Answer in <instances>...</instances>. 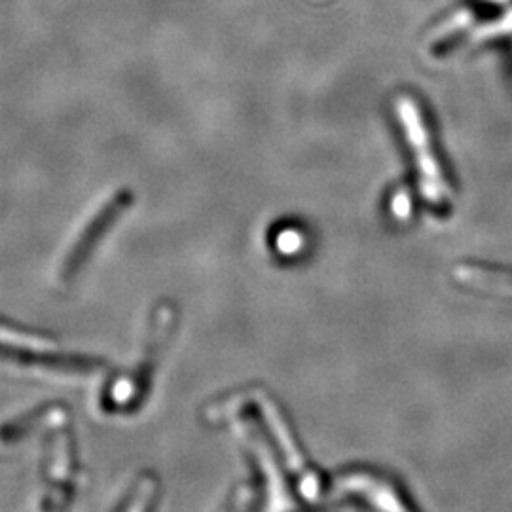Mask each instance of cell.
I'll list each match as a JSON object with an SVG mask.
<instances>
[{"label": "cell", "instance_id": "obj_1", "mask_svg": "<svg viewBox=\"0 0 512 512\" xmlns=\"http://www.w3.org/2000/svg\"><path fill=\"white\" fill-rule=\"evenodd\" d=\"M177 325V311L169 304H162L152 311L148 325L147 340L143 346V357L131 366L126 376L114 380L103 395V408L112 414H128L137 410L150 391L154 370L162 357L169 336Z\"/></svg>", "mask_w": 512, "mask_h": 512}, {"label": "cell", "instance_id": "obj_2", "mask_svg": "<svg viewBox=\"0 0 512 512\" xmlns=\"http://www.w3.org/2000/svg\"><path fill=\"white\" fill-rule=\"evenodd\" d=\"M0 361L21 368L50 370L63 376H93L103 366L101 361L88 355L67 353L52 340L14 329L6 323H0Z\"/></svg>", "mask_w": 512, "mask_h": 512}, {"label": "cell", "instance_id": "obj_3", "mask_svg": "<svg viewBox=\"0 0 512 512\" xmlns=\"http://www.w3.org/2000/svg\"><path fill=\"white\" fill-rule=\"evenodd\" d=\"M50 435L46 442V492L37 512H67L78 488V461L73 431L61 406H52Z\"/></svg>", "mask_w": 512, "mask_h": 512}, {"label": "cell", "instance_id": "obj_4", "mask_svg": "<svg viewBox=\"0 0 512 512\" xmlns=\"http://www.w3.org/2000/svg\"><path fill=\"white\" fill-rule=\"evenodd\" d=\"M131 203H133V194L129 188H120L107 200L99 203V207L74 234V238L67 245L65 253L57 264V279L61 283L73 281L78 272L86 266V262L92 258L93 251L99 247V243L131 207Z\"/></svg>", "mask_w": 512, "mask_h": 512}, {"label": "cell", "instance_id": "obj_5", "mask_svg": "<svg viewBox=\"0 0 512 512\" xmlns=\"http://www.w3.org/2000/svg\"><path fill=\"white\" fill-rule=\"evenodd\" d=\"M397 112L403 122L404 135L408 139V145L412 152L416 154V167L420 173L421 194L427 202L440 203L446 202L448 198V184L442 177L437 156L431 148V139L427 128L423 124L420 109L410 97H401L397 101Z\"/></svg>", "mask_w": 512, "mask_h": 512}, {"label": "cell", "instance_id": "obj_6", "mask_svg": "<svg viewBox=\"0 0 512 512\" xmlns=\"http://www.w3.org/2000/svg\"><path fill=\"white\" fill-rule=\"evenodd\" d=\"M160 495L158 476L141 475L122 497L114 512H154V505Z\"/></svg>", "mask_w": 512, "mask_h": 512}, {"label": "cell", "instance_id": "obj_7", "mask_svg": "<svg viewBox=\"0 0 512 512\" xmlns=\"http://www.w3.org/2000/svg\"><path fill=\"white\" fill-rule=\"evenodd\" d=\"M458 274L465 283H473L476 287L512 293V270L465 266V268H459Z\"/></svg>", "mask_w": 512, "mask_h": 512}, {"label": "cell", "instance_id": "obj_8", "mask_svg": "<svg viewBox=\"0 0 512 512\" xmlns=\"http://www.w3.org/2000/svg\"><path fill=\"white\" fill-rule=\"evenodd\" d=\"M471 21H473V14H471L469 10H459L458 14H454L448 21H444L439 29L431 35L429 44L435 46V44H439V42H446L450 35L461 33Z\"/></svg>", "mask_w": 512, "mask_h": 512}, {"label": "cell", "instance_id": "obj_9", "mask_svg": "<svg viewBox=\"0 0 512 512\" xmlns=\"http://www.w3.org/2000/svg\"><path fill=\"white\" fill-rule=\"evenodd\" d=\"M507 33H512V10H509L505 16L495 19L492 23L478 27V31L473 35V40L475 42L490 40V38L501 37V35H507Z\"/></svg>", "mask_w": 512, "mask_h": 512}, {"label": "cell", "instance_id": "obj_10", "mask_svg": "<svg viewBox=\"0 0 512 512\" xmlns=\"http://www.w3.org/2000/svg\"><path fill=\"white\" fill-rule=\"evenodd\" d=\"M393 213L399 217V219H406L410 215V198L406 192H399L395 198H393Z\"/></svg>", "mask_w": 512, "mask_h": 512}, {"label": "cell", "instance_id": "obj_11", "mask_svg": "<svg viewBox=\"0 0 512 512\" xmlns=\"http://www.w3.org/2000/svg\"><path fill=\"white\" fill-rule=\"evenodd\" d=\"M243 497H245L243 492L234 494V497H230V499H228V501L222 505L220 512H239V509H241V501H243Z\"/></svg>", "mask_w": 512, "mask_h": 512}, {"label": "cell", "instance_id": "obj_12", "mask_svg": "<svg viewBox=\"0 0 512 512\" xmlns=\"http://www.w3.org/2000/svg\"><path fill=\"white\" fill-rule=\"evenodd\" d=\"M495 2H505V0H495Z\"/></svg>", "mask_w": 512, "mask_h": 512}]
</instances>
